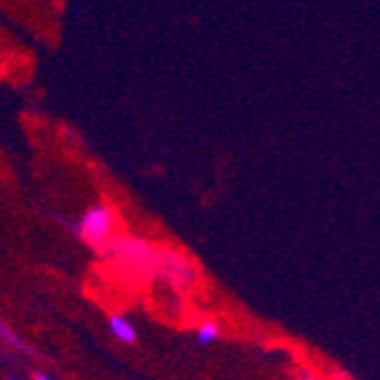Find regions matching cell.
<instances>
[{"label":"cell","instance_id":"7","mask_svg":"<svg viewBox=\"0 0 380 380\" xmlns=\"http://www.w3.org/2000/svg\"><path fill=\"white\" fill-rule=\"evenodd\" d=\"M34 378H37V380H53V378H48V376H44V374H37Z\"/></svg>","mask_w":380,"mask_h":380},{"label":"cell","instance_id":"4","mask_svg":"<svg viewBox=\"0 0 380 380\" xmlns=\"http://www.w3.org/2000/svg\"><path fill=\"white\" fill-rule=\"evenodd\" d=\"M109 330L114 333L116 340L126 342V344H135L137 342V333L132 324L123 317H109Z\"/></svg>","mask_w":380,"mask_h":380},{"label":"cell","instance_id":"8","mask_svg":"<svg viewBox=\"0 0 380 380\" xmlns=\"http://www.w3.org/2000/svg\"><path fill=\"white\" fill-rule=\"evenodd\" d=\"M7 380H21V378H14V376H10V378H7Z\"/></svg>","mask_w":380,"mask_h":380},{"label":"cell","instance_id":"6","mask_svg":"<svg viewBox=\"0 0 380 380\" xmlns=\"http://www.w3.org/2000/svg\"><path fill=\"white\" fill-rule=\"evenodd\" d=\"M217 337H219V324L217 321L207 319V321H203L201 326H198L196 340H198V344H201V347H207V344L217 342Z\"/></svg>","mask_w":380,"mask_h":380},{"label":"cell","instance_id":"2","mask_svg":"<svg viewBox=\"0 0 380 380\" xmlns=\"http://www.w3.org/2000/svg\"><path fill=\"white\" fill-rule=\"evenodd\" d=\"M112 230H114V212L107 205L89 207L82 214L80 223L75 226V232L80 235V239L96 248H102L112 239Z\"/></svg>","mask_w":380,"mask_h":380},{"label":"cell","instance_id":"5","mask_svg":"<svg viewBox=\"0 0 380 380\" xmlns=\"http://www.w3.org/2000/svg\"><path fill=\"white\" fill-rule=\"evenodd\" d=\"M0 335H3V340H7V344H12L14 349H19L21 353H25V356H37V351H34L30 344H25L19 335H16L10 326H7L5 321L0 324Z\"/></svg>","mask_w":380,"mask_h":380},{"label":"cell","instance_id":"3","mask_svg":"<svg viewBox=\"0 0 380 380\" xmlns=\"http://www.w3.org/2000/svg\"><path fill=\"white\" fill-rule=\"evenodd\" d=\"M155 273H160L164 280H169L174 287H180V289H189L198 278L196 269L187 257L167 248L155 253Z\"/></svg>","mask_w":380,"mask_h":380},{"label":"cell","instance_id":"1","mask_svg":"<svg viewBox=\"0 0 380 380\" xmlns=\"http://www.w3.org/2000/svg\"><path fill=\"white\" fill-rule=\"evenodd\" d=\"M155 253L158 250L151 248L146 241L137 237H112L105 246H102V257L112 260L121 271H137V275L155 273Z\"/></svg>","mask_w":380,"mask_h":380}]
</instances>
